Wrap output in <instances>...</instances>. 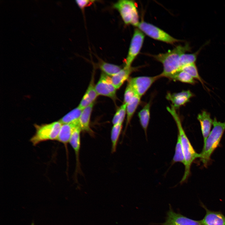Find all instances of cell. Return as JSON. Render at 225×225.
<instances>
[{
	"mask_svg": "<svg viewBox=\"0 0 225 225\" xmlns=\"http://www.w3.org/2000/svg\"><path fill=\"white\" fill-rule=\"evenodd\" d=\"M137 27L144 34L157 40L170 44L181 41L174 38L156 26L144 21L140 22Z\"/></svg>",
	"mask_w": 225,
	"mask_h": 225,
	"instance_id": "obj_6",
	"label": "cell"
},
{
	"mask_svg": "<svg viewBox=\"0 0 225 225\" xmlns=\"http://www.w3.org/2000/svg\"><path fill=\"white\" fill-rule=\"evenodd\" d=\"M167 78L173 81H179L192 85H194L197 82L190 75L182 71L177 72L171 74Z\"/></svg>",
	"mask_w": 225,
	"mask_h": 225,
	"instance_id": "obj_21",
	"label": "cell"
},
{
	"mask_svg": "<svg viewBox=\"0 0 225 225\" xmlns=\"http://www.w3.org/2000/svg\"><path fill=\"white\" fill-rule=\"evenodd\" d=\"M94 104V102L82 110L79 120V123L81 130L88 132L91 135H93V132L90 126V119Z\"/></svg>",
	"mask_w": 225,
	"mask_h": 225,
	"instance_id": "obj_16",
	"label": "cell"
},
{
	"mask_svg": "<svg viewBox=\"0 0 225 225\" xmlns=\"http://www.w3.org/2000/svg\"><path fill=\"white\" fill-rule=\"evenodd\" d=\"M81 130L79 125L77 126L73 131L69 142L75 153L76 160V175L78 173H80L81 172L79 152L81 146L80 133Z\"/></svg>",
	"mask_w": 225,
	"mask_h": 225,
	"instance_id": "obj_13",
	"label": "cell"
},
{
	"mask_svg": "<svg viewBox=\"0 0 225 225\" xmlns=\"http://www.w3.org/2000/svg\"><path fill=\"white\" fill-rule=\"evenodd\" d=\"M31 225H34V223L33 222H32L31 223Z\"/></svg>",
	"mask_w": 225,
	"mask_h": 225,
	"instance_id": "obj_31",
	"label": "cell"
},
{
	"mask_svg": "<svg viewBox=\"0 0 225 225\" xmlns=\"http://www.w3.org/2000/svg\"><path fill=\"white\" fill-rule=\"evenodd\" d=\"M160 78L159 75L152 77L139 76L130 78L128 83L132 86L135 93L141 98L152 84Z\"/></svg>",
	"mask_w": 225,
	"mask_h": 225,
	"instance_id": "obj_8",
	"label": "cell"
},
{
	"mask_svg": "<svg viewBox=\"0 0 225 225\" xmlns=\"http://www.w3.org/2000/svg\"><path fill=\"white\" fill-rule=\"evenodd\" d=\"M206 44V43L205 44L198 50L194 53H184L182 54L180 56L179 59V64L180 67V69L185 65L195 62L198 55L203 47Z\"/></svg>",
	"mask_w": 225,
	"mask_h": 225,
	"instance_id": "obj_25",
	"label": "cell"
},
{
	"mask_svg": "<svg viewBox=\"0 0 225 225\" xmlns=\"http://www.w3.org/2000/svg\"><path fill=\"white\" fill-rule=\"evenodd\" d=\"M141 98L136 94L127 105L126 128L130 123L140 101Z\"/></svg>",
	"mask_w": 225,
	"mask_h": 225,
	"instance_id": "obj_20",
	"label": "cell"
},
{
	"mask_svg": "<svg viewBox=\"0 0 225 225\" xmlns=\"http://www.w3.org/2000/svg\"><path fill=\"white\" fill-rule=\"evenodd\" d=\"M193 96V93L189 90H183L177 93L168 92L166 98L172 102V105L176 109L189 102Z\"/></svg>",
	"mask_w": 225,
	"mask_h": 225,
	"instance_id": "obj_12",
	"label": "cell"
},
{
	"mask_svg": "<svg viewBox=\"0 0 225 225\" xmlns=\"http://www.w3.org/2000/svg\"><path fill=\"white\" fill-rule=\"evenodd\" d=\"M191 49L189 44L187 43L184 46H178L166 53L152 55L156 60L163 65V71L159 74L161 77L167 78L178 71L180 68L179 64L180 56L186 52L190 51Z\"/></svg>",
	"mask_w": 225,
	"mask_h": 225,
	"instance_id": "obj_2",
	"label": "cell"
},
{
	"mask_svg": "<svg viewBox=\"0 0 225 225\" xmlns=\"http://www.w3.org/2000/svg\"><path fill=\"white\" fill-rule=\"evenodd\" d=\"M127 105L123 103L118 108L112 120L113 125L122 123L126 113Z\"/></svg>",
	"mask_w": 225,
	"mask_h": 225,
	"instance_id": "obj_28",
	"label": "cell"
},
{
	"mask_svg": "<svg viewBox=\"0 0 225 225\" xmlns=\"http://www.w3.org/2000/svg\"><path fill=\"white\" fill-rule=\"evenodd\" d=\"M184 71L190 75L194 79L199 81L202 85L203 88H207L204 82L200 76L195 62L191 63L182 67L178 71Z\"/></svg>",
	"mask_w": 225,
	"mask_h": 225,
	"instance_id": "obj_23",
	"label": "cell"
},
{
	"mask_svg": "<svg viewBox=\"0 0 225 225\" xmlns=\"http://www.w3.org/2000/svg\"><path fill=\"white\" fill-rule=\"evenodd\" d=\"M98 96L95 89L94 77L92 78L86 91L78 106L83 110L94 102Z\"/></svg>",
	"mask_w": 225,
	"mask_h": 225,
	"instance_id": "obj_15",
	"label": "cell"
},
{
	"mask_svg": "<svg viewBox=\"0 0 225 225\" xmlns=\"http://www.w3.org/2000/svg\"><path fill=\"white\" fill-rule=\"evenodd\" d=\"M197 119L200 124L204 142L211 131L213 120L211 118L210 114L205 110L202 111L198 114Z\"/></svg>",
	"mask_w": 225,
	"mask_h": 225,
	"instance_id": "obj_14",
	"label": "cell"
},
{
	"mask_svg": "<svg viewBox=\"0 0 225 225\" xmlns=\"http://www.w3.org/2000/svg\"><path fill=\"white\" fill-rule=\"evenodd\" d=\"M79 125V122L62 124L57 140L66 145L69 142L75 129Z\"/></svg>",
	"mask_w": 225,
	"mask_h": 225,
	"instance_id": "obj_17",
	"label": "cell"
},
{
	"mask_svg": "<svg viewBox=\"0 0 225 225\" xmlns=\"http://www.w3.org/2000/svg\"><path fill=\"white\" fill-rule=\"evenodd\" d=\"M95 88L98 95L107 97L113 100L116 98L117 89L112 83L111 78L103 72L101 74Z\"/></svg>",
	"mask_w": 225,
	"mask_h": 225,
	"instance_id": "obj_9",
	"label": "cell"
},
{
	"mask_svg": "<svg viewBox=\"0 0 225 225\" xmlns=\"http://www.w3.org/2000/svg\"><path fill=\"white\" fill-rule=\"evenodd\" d=\"M161 225H202L201 220L189 218L179 213L175 212L170 205L165 222Z\"/></svg>",
	"mask_w": 225,
	"mask_h": 225,
	"instance_id": "obj_10",
	"label": "cell"
},
{
	"mask_svg": "<svg viewBox=\"0 0 225 225\" xmlns=\"http://www.w3.org/2000/svg\"><path fill=\"white\" fill-rule=\"evenodd\" d=\"M82 111L78 107L66 114L59 121L62 124L78 122Z\"/></svg>",
	"mask_w": 225,
	"mask_h": 225,
	"instance_id": "obj_22",
	"label": "cell"
},
{
	"mask_svg": "<svg viewBox=\"0 0 225 225\" xmlns=\"http://www.w3.org/2000/svg\"><path fill=\"white\" fill-rule=\"evenodd\" d=\"M103 72L108 76H112L122 69L119 66L102 61L99 65Z\"/></svg>",
	"mask_w": 225,
	"mask_h": 225,
	"instance_id": "obj_26",
	"label": "cell"
},
{
	"mask_svg": "<svg viewBox=\"0 0 225 225\" xmlns=\"http://www.w3.org/2000/svg\"><path fill=\"white\" fill-rule=\"evenodd\" d=\"M135 94L134 89L128 83L125 91L123 103L127 105Z\"/></svg>",
	"mask_w": 225,
	"mask_h": 225,
	"instance_id": "obj_29",
	"label": "cell"
},
{
	"mask_svg": "<svg viewBox=\"0 0 225 225\" xmlns=\"http://www.w3.org/2000/svg\"><path fill=\"white\" fill-rule=\"evenodd\" d=\"M200 205L206 212L204 217L201 220L202 225H225V216L221 212L209 210L202 202Z\"/></svg>",
	"mask_w": 225,
	"mask_h": 225,
	"instance_id": "obj_11",
	"label": "cell"
},
{
	"mask_svg": "<svg viewBox=\"0 0 225 225\" xmlns=\"http://www.w3.org/2000/svg\"><path fill=\"white\" fill-rule=\"evenodd\" d=\"M118 10L125 24H131L137 27L139 22V15L135 3L132 0H120L113 5Z\"/></svg>",
	"mask_w": 225,
	"mask_h": 225,
	"instance_id": "obj_5",
	"label": "cell"
},
{
	"mask_svg": "<svg viewBox=\"0 0 225 225\" xmlns=\"http://www.w3.org/2000/svg\"><path fill=\"white\" fill-rule=\"evenodd\" d=\"M122 123H118L113 125L111 131V139L112 142V152L116 150L119 136L122 129Z\"/></svg>",
	"mask_w": 225,
	"mask_h": 225,
	"instance_id": "obj_24",
	"label": "cell"
},
{
	"mask_svg": "<svg viewBox=\"0 0 225 225\" xmlns=\"http://www.w3.org/2000/svg\"><path fill=\"white\" fill-rule=\"evenodd\" d=\"M213 128L206 140L199 158L205 167H207L211 160V156L219 145L225 131V122H221L214 118L213 122Z\"/></svg>",
	"mask_w": 225,
	"mask_h": 225,
	"instance_id": "obj_3",
	"label": "cell"
},
{
	"mask_svg": "<svg viewBox=\"0 0 225 225\" xmlns=\"http://www.w3.org/2000/svg\"><path fill=\"white\" fill-rule=\"evenodd\" d=\"M131 67H124L120 71L111 78L112 83L117 89H119L128 79L131 73L134 70Z\"/></svg>",
	"mask_w": 225,
	"mask_h": 225,
	"instance_id": "obj_18",
	"label": "cell"
},
{
	"mask_svg": "<svg viewBox=\"0 0 225 225\" xmlns=\"http://www.w3.org/2000/svg\"><path fill=\"white\" fill-rule=\"evenodd\" d=\"M181 162L184 163V158L179 137L178 135L172 162Z\"/></svg>",
	"mask_w": 225,
	"mask_h": 225,
	"instance_id": "obj_27",
	"label": "cell"
},
{
	"mask_svg": "<svg viewBox=\"0 0 225 225\" xmlns=\"http://www.w3.org/2000/svg\"><path fill=\"white\" fill-rule=\"evenodd\" d=\"M62 124L59 121L41 125H35L36 131L30 142L36 146L42 142L57 140Z\"/></svg>",
	"mask_w": 225,
	"mask_h": 225,
	"instance_id": "obj_4",
	"label": "cell"
},
{
	"mask_svg": "<svg viewBox=\"0 0 225 225\" xmlns=\"http://www.w3.org/2000/svg\"><path fill=\"white\" fill-rule=\"evenodd\" d=\"M167 109L173 117L178 129V135L179 137L184 158V172L180 183L185 182L190 174L191 165L197 158H199L200 153L196 152L193 148L183 128L181 121L176 109L172 105L168 107Z\"/></svg>",
	"mask_w": 225,
	"mask_h": 225,
	"instance_id": "obj_1",
	"label": "cell"
},
{
	"mask_svg": "<svg viewBox=\"0 0 225 225\" xmlns=\"http://www.w3.org/2000/svg\"><path fill=\"white\" fill-rule=\"evenodd\" d=\"M145 36L138 28H136L131 39L124 67H130L139 53L142 46Z\"/></svg>",
	"mask_w": 225,
	"mask_h": 225,
	"instance_id": "obj_7",
	"label": "cell"
},
{
	"mask_svg": "<svg viewBox=\"0 0 225 225\" xmlns=\"http://www.w3.org/2000/svg\"><path fill=\"white\" fill-rule=\"evenodd\" d=\"M94 1V0H76V2L80 8L83 9L89 5L92 4Z\"/></svg>",
	"mask_w": 225,
	"mask_h": 225,
	"instance_id": "obj_30",
	"label": "cell"
},
{
	"mask_svg": "<svg viewBox=\"0 0 225 225\" xmlns=\"http://www.w3.org/2000/svg\"><path fill=\"white\" fill-rule=\"evenodd\" d=\"M150 102L147 103L138 114L141 125L146 135L150 119Z\"/></svg>",
	"mask_w": 225,
	"mask_h": 225,
	"instance_id": "obj_19",
	"label": "cell"
}]
</instances>
